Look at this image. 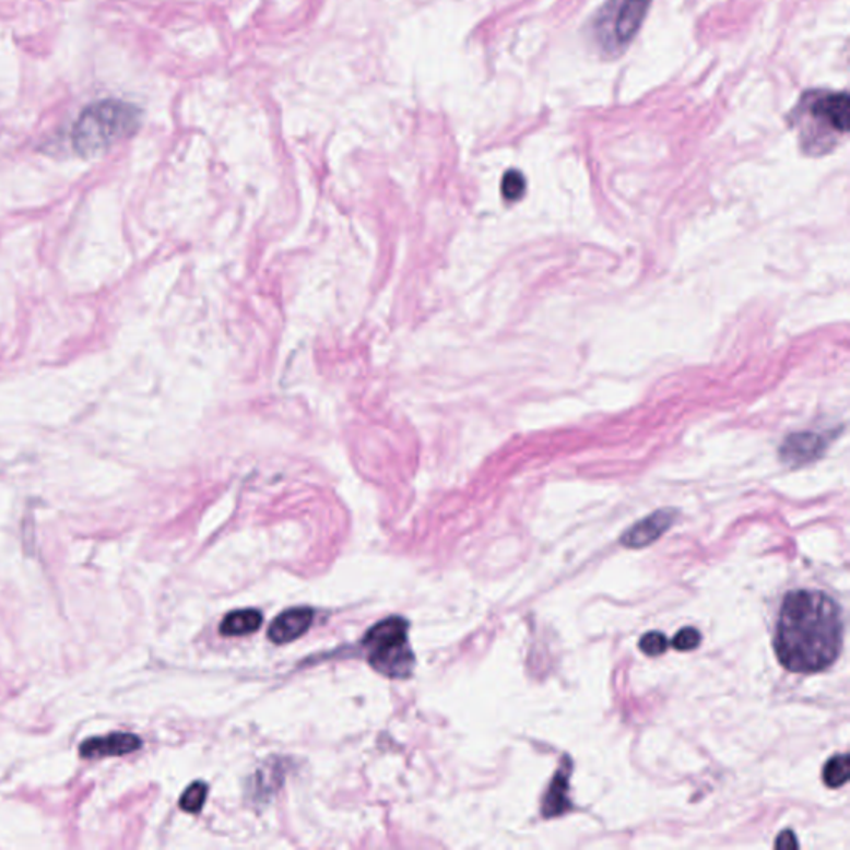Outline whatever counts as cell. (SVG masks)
Listing matches in <instances>:
<instances>
[{
    "label": "cell",
    "instance_id": "2",
    "mask_svg": "<svg viewBox=\"0 0 850 850\" xmlns=\"http://www.w3.org/2000/svg\"><path fill=\"white\" fill-rule=\"evenodd\" d=\"M850 102L843 92L811 91L802 95L789 121L798 130L802 149L823 155L849 130Z\"/></svg>",
    "mask_w": 850,
    "mask_h": 850
},
{
    "label": "cell",
    "instance_id": "8",
    "mask_svg": "<svg viewBox=\"0 0 850 850\" xmlns=\"http://www.w3.org/2000/svg\"><path fill=\"white\" fill-rule=\"evenodd\" d=\"M142 747V740L132 733H111L108 736L91 737L80 744V756L85 759H101L108 756H125Z\"/></svg>",
    "mask_w": 850,
    "mask_h": 850
},
{
    "label": "cell",
    "instance_id": "7",
    "mask_svg": "<svg viewBox=\"0 0 850 850\" xmlns=\"http://www.w3.org/2000/svg\"><path fill=\"white\" fill-rule=\"evenodd\" d=\"M676 510L673 508H663L658 512L651 513L641 522L635 523L625 535L622 536V543L626 548H644L651 545L663 535L670 527L676 522Z\"/></svg>",
    "mask_w": 850,
    "mask_h": 850
},
{
    "label": "cell",
    "instance_id": "14",
    "mask_svg": "<svg viewBox=\"0 0 850 850\" xmlns=\"http://www.w3.org/2000/svg\"><path fill=\"white\" fill-rule=\"evenodd\" d=\"M527 190L526 177L519 169H508L501 180V194L507 201H519Z\"/></svg>",
    "mask_w": 850,
    "mask_h": 850
},
{
    "label": "cell",
    "instance_id": "12",
    "mask_svg": "<svg viewBox=\"0 0 850 850\" xmlns=\"http://www.w3.org/2000/svg\"><path fill=\"white\" fill-rule=\"evenodd\" d=\"M849 764L847 754H839L827 760L823 771V781L826 782L827 788H842L849 781Z\"/></svg>",
    "mask_w": 850,
    "mask_h": 850
},
{
    "label": "cell",
    "instance_id": "1",
    "mask_svg": "<svg viewBox=\"0 0 850 850\" xmlns=\"http://www.w3.org/2000/svg\"><path fill=\"white\" fill-rule=\"evenodd\" d=\"M839 606L823 591L795 590L786 597L776 629L778 660L792 673H819L839 657Z\"/></svg>",
    "mask_w": 850,
    "mask_h": 850
},
{
    "label": "cell",
    "instance_id": "16",
    "mask_svg": "<svg viewBox=\"0 0 850 850\" xmlns=\"http://www.w3.org/2000/svg\"><path fill=\"white\" fill-rule=\"evenodd\" d=\"M701 645V633L696 628H683L673 638V647L677 651H693Z\"/></svg>",
    "mask_w": 850,
    "mask_h": 850
},
{
    "label": "cell",
    "instance_id": "5",
    "mask_svg": "<svg viewBox=\"0 0 850 850\" xmlns=\"http://www.w3.org/2000/svg\"><path fill=\"white\" fill-rule=\"evenodd\" d=\"M651 0H609L594 17L593 37L603 54L619 56L640 31Z\"/></svg>",
    "mask_w": 850,
    "mask_h": 850
},
{
    "label": "cell",
    "instance_id": "15",
    "mask_svg": "<svg viewBox=\"0 0 850 850\" xmlns=\"http://www.w3.org/2000/svg\"><path fill=\"white\" fill-rule=\"evenodd\" d=\"M640 648L647 657H661L668 650L666 636L660 631L647 633L640 640Z\"/></svg>",
    "mask_w": 850,
    "mask_h": 850
},
{
    "label": "cell",
    "instance_id": "11",
    "mask_svg": "<svg viewBox=\"0 0 850 850\" xmlns=\"http://www.w3.org/2000/svg\"><path fill=\"white\" fill-rule=\"evenodd\" d=\"M263 615L258 610H236L223 618L220 631L223 636H245L260 629Z\"/></svg>",
    "mask_w": 850,
    "mask_h": 850
},
{
    "label": "cell",
    "instance_id": "13",
    "mask_svg": "<svg viewBox=\"0 0 850 850\" xmlns=\"http://www.w3.org/2000/svg\"><path fill=\"white\" fill-rule=\"evenodd\" d=\"M208 786L204 782L197 781L184 792L180 799V807L188 814H198L203 810L206 801Z\"/></svg>",
    "mask_w": 850,
    "mask_h": 850
},
{
    "label": "cell",
    "instance_id": "10",
    "mask_svg": "<svg viewBox=\"0 0 850 850\" xmlns=\"http://www.w3.org/2000/svg\"><path fill=\"white\" fill-rule=\"evenodd\" d=\"M571 766L568 759L564 760L562 768L555 775L554 781L550 784L548 792L543 799L542 813L545 817H557L570 810L568 802V781H570Z\"/></svg>",
    "mask_w": 850,
    "mask_h": 850
},
{
    "label": "cell",
    "instance_id": "17",
    "mask_svg": "<svg viewBox=\"0 0 850 850\" xmlns=\"http://www.w3.org/2000/svg\"><path fill=\"white\" fill-rule=\"evenodd\" d=\"M776 847H778V849H798L799 842L791 830H786V833H782L781 836L778 837V840H776Z\"/></svg>",
    "mask_w": 850,
    "mask_h": 850
},
{
    "label": "cell",
    "instance_id": "3",
    "mask_svg": "<svg viewBox=\"0 0 850 850\" xmlns=\"http://www.w3.org/2000/svg\"><path fill=\"white\" fill-rule=\"evenodd\" d=\"M142 123V110L129 102L108 98L83 108L73 123V150L83 158L102 155L115 143L129 139Z\"/></svg>",
    "mask_w": 850,
    "mask_h": 850
},
{
    "label": "cell",
    "instance_id": "4",
    "mask_svg": "<svg viewBox=\"0 0 850 850\" xmlns=\"http://www.w3.org/2000/svg\"><path fill=\"white\" fill-rule=\"evenodd\" d=\"M409 623L401 616H391L377 623L364 636L369 648V663L374 670L389 677H408L414 670L415 657L409 647Z\"/></svg>",
    "mask_w": 850,
    "mask_h": 850
},
{
    "label": "cell",
    "instance_id": "9",
    "mask_svg": "<svg viewBox=\"0 0 850 850\" xmlns=\"http://www.w3.org/2000/svg\"><path fill=\"white\" fill-rule=\"evenodd\" d=\"M312 618H315V610L308 606L287 610L271 623L268 638L276 645L291 644L311 628Z\"/></svg>",
    "mask_w": 850,
    "mask_h": 850
},
{
    "label": "cell",
    "instance_id": "6",
    "mask_svg": "<svg viewBox=\"0 0 850 850\" xmlns=\"http://www.w3.org/2000/svg\"><path fill=\"white\" fill-rule=\"evenodd\" d=\"M827 449V440L823 434L795 433L786 437L779 449L782 462L792 467L805 465L819 459Z\"/></svg>",
    "mask_w": 850,
    "mask_h": 850
}]
</instances>
